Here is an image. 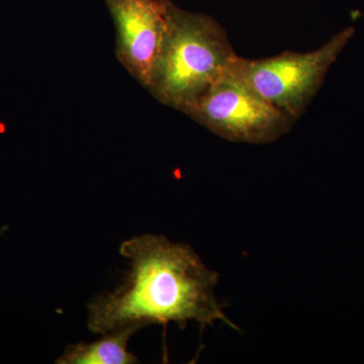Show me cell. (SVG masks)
Listing matches in <instances>:
<instances>
[{"label":"cell","mask_w":364,"mask_h":364,"mask_svg":"<svg viewBox=\"0 0 364 364\" xmlns=\"http://www.w3.org/2000/svg\"><path fill=\"white\" fill-rule=\"evenodd\" d=\"M128 261L126 277L112 293L88 304L87 328L95 334L191 321L202 327L221 321L238 330L215 298L220 274L208 269L191 246L160 235L132 237L119 246Z\"/></svg>","instance_id":"obj_1"},{"label":"cell","mask_w":364,"mask_h":364,"mask_svg":"<svg viewBox=\"0 0 364 364\" xmlns=\"http://www.w3.org/2000/svg\"><path fill=\"white\" fill-rule=\"evenodd\" d=\"M236 55L214 18L170 1L168 28L146 90L160 104L184 114L228 70Z\"/></svg>","instance_id":"obj_2"},{"label":"cell","mask_w":364,"mask_h":364,"mask_svg":"<svg viewBox=\"0 0 364 364\" xmlns=\"http://www.w3.org/2000/svg\"><path fill=\"white\" fill-rule=\"evenodd\" d=\"M355 28L348 26L312 52L287 51L264 59L236 55L229 69L263 100L298 119L317 95Z\"/></svg>","instance_id":"obj_3"},{"label":"cell","mask_w":364,"mask_h":364,"mask_svg":"<svg viewBox=\"0 0 364 364\" xmlns=\"http://www.w3.org/2000/svg\"><path fill=\"white\" fill-rule=\"evenodd\" d=\"M184 114L225 140L256 145L275 142L296 122L229 68Z\"/></svg>","instance_id":"obj_4"},{"label":"cell","mask_w":364,"mask_h":364,"mask_svg":"<svg viewBox=\"0 0 364 364\" xmlns=\"http://www.w3.org/2000/svg\"><path fill=\"white\" fill-rule=\"evenodd\" d=\"M105 1L116 28L117 58L147 88L168 28L170 0Z\"/></svg>","instance_id":"obj_5"},{"label":"cell","mask_w":364,"mask_h":364,"mask_svg":"<svg viewBox=\"0 0 364 364\" xmlns=\"http://www.w3.org/2000/svg\"><path fill=\"white\" fill-rule=\"evenodd\" d=\"M136 333L122 329L105 333L93 342L67 345L57 364H135L138 358L129 350V341Z\"/></svg>","instance_id":"obj_6"}]
</instances>
